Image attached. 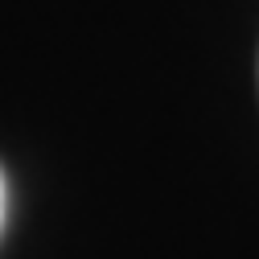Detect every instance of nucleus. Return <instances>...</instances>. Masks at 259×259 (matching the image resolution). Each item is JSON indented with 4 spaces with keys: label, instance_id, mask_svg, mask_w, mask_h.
<instances>
[{
    "label": "nucleus",
    "instance_id": "1",
    "mask_svg": "<svg viewBox=\"0 0 259 259\" xmlns=\"http://www.w3.org/2000/svg\"><path fill=\"white\" fill-rule=\"evenodd\" d=\"M0 226H5V177H0Z\"/></svg>",
    "mask_w": 259,
    "mask_h": 259
}]
</instances>
